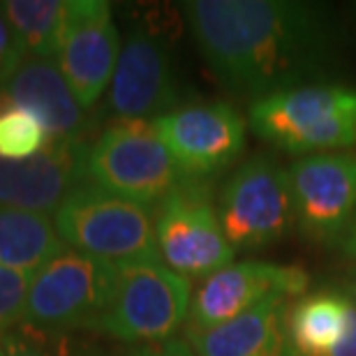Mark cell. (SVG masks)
Segmentation results:
<instances>
[{"instance_id": "26", "label": "cell", "mask_w": 356, "mask_h": 356, "mask_svg": "<svg viewBox=\"0 0 356 356\" xmlns=\"http://www.w3.org/2000/svg\"><path fill=\"white\" fill-rule=\"evenodd\" d=\"M345 252L350 254L352 259H356V213L352 218V225L347 229V236H345Z\"/></svg>"}, {"instance_id": "27", "label": "cell", "mask_w": 356, "mask_h": 356, "mask_svg": "<svg viewBox=\"0 0 356 356\" xmlns=\"http://www.w3.org/2000/svg\"><path fill=\"white\" fill-rule=\"evenodd\" d=\"M347 298L356 305V275L350 280V284H347Z\"/></svg>"}, {"instance_id": "5", "label": "cell", "mask_w": 356, "mask_h": 356, "mask_svg": "<svg viewBox=\"0 0 356 356\" xmlns=\"http://www.w3.org/2000/svg\"><path fill=\"white\" fill-rule=\"evenodd\" d=\"M190 303V280L162 261L120 264L97 331L120 343H165L188 322Z\"/></svg>"}, {"instance_id": "25", "label": "cell", "mask_w": 356, "mask_h": 356, "mask_svg": "<svg viewBox=\"0 0 356 356\" xmlns=\"http://www.w3.org/2000/svg\"><path fill=\"white\" fill-rule=\"evenodd\" d=\"M329 356H356V305H354V312H352L350 331H347L343 343H340Z\"/></svg>"}, {"instance_id": "3", "label": "cell", "mask_w": 356, "mask_h": 356, "mask_svg": "<svg viewBox=\"0 0 356 356\" xmlns=\"http://www.w3.org/2000/svg\"><path fill=\"white\" fill-rule=\"evenodd\" d=\"M54 222L65 245L92 259L113 266L162 261L155 241V218L148 206L116 197L92 183L76 188L60 204Z\"/></svg>"}, {"instance_id": "19", "label": "cell", "mask_w": 356, "mask_h": 356, "mask_svg": "<svg viewBox=\"0 0 356 356\" xmlns=\"http://www.w3.org/2000/svg\"><path fill=\"white\" fill-rule=\"evenodd\" d=\"M3 12L28 58H58L65 28V0H7Z\"/></svg>"}, {"instance_id": "8", "label": "cell", "mask_w": 356, "mask_h": 356, "mask_svg": "<svg viewBox=\"0 0 356 356\" xmlns=\"http://www.w3.org/2000/svg\"><path fill=\"white\" fill-rule=\"evenodd\" d=\"M218 218L234 250H257L280 241L294 225L287 172L268 158L241 165L220 192Z\"/></svg>"}, {"instance_id": "2", "label": "cell", "mask_w": 356, "mask_h": 356, "mask_svg": "<svg viewBox=\"0 0 356 356\" xmlns=\"http://www.w3.org/2000/svg\"><path fill=\"white\" fill-rule=\"evenodd\" d=\"M248 120L259 139L291 155L333 153L356 144V88L303 83L254 99Z\"/></svg>"}, {"instance_id": "9", "label": "cell", "mask_w": 356, "mask_h": 356, "mask_svg": "<svg viewBox=\"0 0 356 356\" xmlns=\"http://www.w3.org/2000/svg\"><path fill=\"white\" fill-rule=\"evenodd\" d=\"M294 222L305 236L331 243L347 234L356 213V155L315 153L287 169Z\"/></svg>"}, {"instance_id": "7", "label": "cell", "mask_w": 356, "mask_h": 356, "mask_svg": "<svg viewBox=\"0 0 356 356\" xmlns=\"http://www.w3.org/2000/svg\"><path fill=\"white\" fill-rule=\"evenodd\" d=\"M155 241L162 264L183 277L206 280L234 264L236 250L227 241L218 209L195 181L165 197L155 216Z\"/></svg>"}, {"instance_id": "6", "label": "cell", "mask_w": 356, "mask_h": 356, "mask_svg": "<svg viewBox=\"0 0 356 356\" xmlns=\"http://www.w3.org/2000/svg\"><path fill=\"white\" fill-rule=\"evenodd\" d=\"M116 266L76 250H63L33 275L24 324L51 333L99 329Z\"/></svg>"}, {"instance_id": "16", "label": "cell", "mask_w": 356, "mask_h": 356, "mask_svg": "<svg viewBox=\"0 0 356 356\" xmlns=\"http://www.w3.org/2000/svg\"><path fill=\"white\" fill-rule=\"evenodd\" d=\"M287 308L289 298L273 296L213 329L185 326V343L197 356H291Z\"/></svg>"}, {"instance_id": "15", "label": "cell", "mask_w": 356, "mask_h": 356, "mask_svg": "<svg viewBox=\"0 0 356 356\" xmlns=\"http://www.w3.org/2000/svg\"><path fill=\"white\" fill-rule=\"evenodd\" d=\"M0 95L31 109L49 137L88 144L92 132L88 111L76 102L65 76L51 60L26 58L5 88H0Z\"/></svg>"}, {"instance_id": "24", "label": "cell", "mask_w": 356, "mask_h": 356, "mask_svg": "<svg viewBox=\"0 0 356 356\" xmlns=\"http://www.w3.org/2000/svg\"><path fill=\"white\" fill-rule=\"evenodd\" d=\"M125 356H197V354L192 352V347L183 338H172L165 340V343L139 345Z\"/></svg>"}, {"instance_id": "21", "label": "cell", "mask_w": 356, "mask_h": 356, "mask_svg": "<svg viewBox=\"0 0 356 356\" xmlns=\"http://www.w3.org/2000/svg\"><path fill=\"white\" fill-rule=\"evenodd\" d=\"M5 356H83L70 340V333H51L19 324L3 340Z\"/></svg>"}, {"instance_id": "4", "label": "cell", "mask_w": 356, "mask_h": 356, "mask_svg": "<svg viewBox=\"0 0 356 356\" xmlns=\"http://www.w3.org/2000/svg\"><path fill=\"white\" fill-rule=\"evenodd\" d=\"M86 176L95 188L144 206L188 181L151 120H113L88 148Z\"/></svg>"}, {"instance_id": "20", "label": "cell", "mask_w": 356, "mask_h": 356, "mask_svg": "<svg viewBox=\"0 0 356 356\" xmlns=\"http://www.w3.org/2000/svg\"><path fill=\"white\" fill-rule=\"evenodd\" d=\"M51 139L31 109L0 95V158L28 160Z\"/></svg>"}, {"instance_id": "22", "label": "cell", "mask_w": 356, "mask_h": 356, "mask_svg": "<svg viewBox=\"0 0 356 356\" xmlns=\"http://www.w3.org/2000/svg\"><path fill=\"white\" fill-rule=\"evenodd\" d=\"M31 280V273L0 266V345L19 324H24Z\"/></svg>"}, {"instance_id": "13", "label": "cell", "mask_w": 356, "mask_h": 356, "mask_svg": "<svg viewBox=\"0 0 356 356\" xmlns=\"http://www.w3.org/2000/svg\"><path fill=\"white\" fill-rule=\"evenodd\" d=\"M106 106L116 120H158L178 109V81L169 47L158 35L137 28L120 47Z\"/></svg>"}, {"instance_id": "18", "label": "cell", "mask_w": 356, "mask_h": 356, "mask_svg": "<svg viewBox=\"0 0 356 356\" xmlns=\"http://www.w3.org/2000/svg\"><path fill=\"white\" fill-rule=\"evenodd\" d=\"M65 248L56 222L44 213L0 206V266L35 275Z\"/></svg>"}, {"instance_id": "10", "label": "cell", "mask_w": 356, "mask_h": 356, "mask_svg": "<svg viewBox=\"0 0 356 356\" xmlns=\"http://www.w3.org/2000/svg\"><path fill=\"white\" fill-rule=\"evenodd\" d=\"M153 123L188 181L222 172L245 148V118L225 102L185 104Z\"/></svg>"}, {"instance_id": "23", "label": "cell", "mask_w": 356, "mask_h": 356, "mask_svg": "<svg viewBox=\"0 0 356 356\" xmlns=\"http://www.w3.org/2000/svg\"><path fill=\"white\" fill-rule=\"evenodd\" d=\"M26 58L28 56L24 47L19 44L17 35H14L3 12V5H0V88H5V83L17 74V70L24 65Z\"/></svg>"}, {"instance_id": "1", "label": "cell", "mask_w": 356, "mask_h": 356, "mask_svg": "<svg viewBox=\"0 0 356 356\" xmlns=\"http://www.w3.org/2000/svg\"><path fill=\"white\" fill-rule=\"evenodd\" d=\"M183 14L211 72L261 99L322 74L336 28L319 5L294 0H192Z\"/></svg>"}, {"instance_id": "12", "label": "cell", "mask_w": 356, "mask_h": 356, "mask_svg": "<svg viewBox=\"0 0 356 356\" xmlns=\"http://www.w3.org/2000/svg\"><path fill=\"white\" fill-rule=\"evenodd\" d=\"M310 287V275L301 266L270 261H238L209 275L192 294L190 329H213L232 322L273 296L301 298Z\"/></svg>"}, {"instance_id": "14", "label": "cell", "mask_w": 356, "mask_h": 356, "mask_svg": "<svg viewBox=\"0 0 356 356\" xmlns=\"http://www.w3.org/2000/svg\"><path fill=\"white\" fill-rule=\"evenodd\" d=\"M88 148L90 144L51 137L28 160L0 158V206L56 213L76 188L88 183Z\"/></svg>"}, {"instance_id": "11", "label": "cell", "mask_w": 356, "mask_h": 356, "mask_svg": "<svg viewBox=\"0 0 356 356\" xmlns=\"http://www.w3.org/2000/svg\"><path fill=\"white\" fill-rule=\"evenodd\" d=\"M120 35L106 0H70L58 49V70L76 102L90 111L113 79Z\"/></svg>"}, {"instance_id": "17", "label": "cell", "mask_w": 356, "mask_h": 356, "mask_svg": "<svg viewBox=\"0 0 356 356\" xmlns=\"http://www.w3.org/2000/svg\"><path fill=\"white\" fill-rule=\"evenodd\" d=\"M354 303L347 294L324 289L303 294L287 308L291 356H329L350 331Z\"/></svg>"}, {"instance_id": "28", "label": "cell", "mask_w": 356, "mask_h": 356, "mask_svg": "<svg viewBox=\"0 0 356 356\" xmlns=\"http://www.w3.org/2000/svg\"><path fill=\"white\" fill-rule=\"evenodd\" d=\"M0 356H5V352H3V347H0Z\"/></svg>"}]
</instances>
